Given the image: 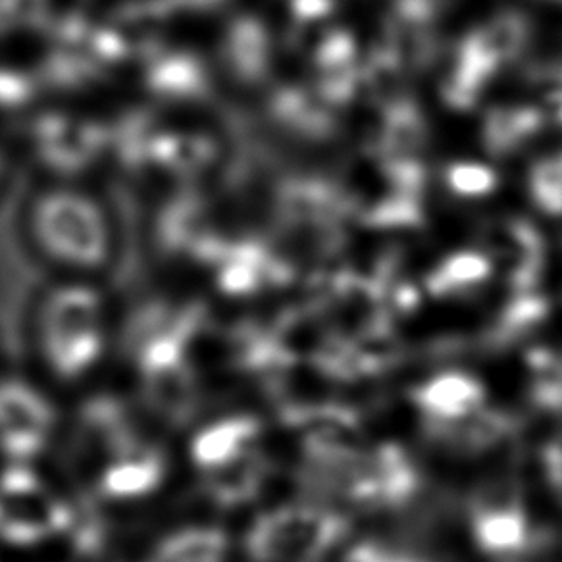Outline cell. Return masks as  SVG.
<instances>
[{"label": "cell", "instance_id": "6da1fadb", "mask_svg": "<svg viewBox=\"0 0 562 562\" xmlns=\"http://www.w3.org/2000/svg\"><path fill=\"white\" fill-rule=\"evenodd\" d=\"M18 229L50 278L106 281L122 255L116 206L91 181L74 176L35 183L20 204Z\"/></svg>", "mask_w": 562, "mask_h": 562}, {"label": "cell", "instance_id": "2e32d148", "mask_svg": "<svg viewBox=\"0 0 562 562\" xmlns=\"http://www.w3.org/2000/svg\"><path fill=\"white\" fill-rule=\"evenodd\" d=\"M383 562H422L418 559H414V557H408V554H398L395 551H390L387 549V554H385V561Z\"/></svg>", "mask_w": 562, "mask_h": 562}, {"label": "cell", "instance_id": "9a60e30c", "mask_svg": "<svg viewBox=\"0 0 562 562\" xmlns=\"http://www.w3.org/2000/svg\"><path fill=\"white\" fill-rule=\"evenodd\" d=\"M12 170H14V165L10 158V150L4 145H0V199L9 191Z\"/></svg>", "mask_w": 562, "mask_h": 562}, {"label": "cell", "instance_id": "8992f818", "mask_svg": "<svg viewBox=\"0 0 562 562\" xmlns=\"http://www.w3.org/2000/svg\"><path fill=\"white\" fill-rule=\"evenodd\" d=\"M63 431L53 385L41 375L0 374V464H41Z\"/></svg>", "mask_w": 562, "mask_h": 562}, {"label": "cell", "instance_id": "30bf717a", "mask_svg": "<svg viewBox=\"0 0 562 562\" xmlns=\"http://www.w3.org/2000/svg\"><path fill=\"white\" fill-rule=\"evenodd\" d=\"M237 551V539L224 524L201 518L158 533L139 562H234Z\"/></svg>", "mask_w": 562, "mask_h": 562}, {"label": "cell", "instance_id": "52a82bcc", "mask_svg": "<svg viewBox=\"0 0 562 562\" xmlns=\"http://www.w3.org/2000/svg\"><path fill=\"white\" fill-rule=\"evenodd\" d=\"M322 484L362 505V507H397L413 497L420 476L413 459L401 447L360 449L345 459L314 467Z\"/></svg>", "mask_w": 562, "mask_h": 562}, {"label": "cell", "instance_id": "7a4b0ae2", "mask_svg": "<svg viewBox=\"0 0 562 562\" xmlns=\"http://www.w3.org/2000/svg\"><path fill=\"white\" fill-rule=\"evenodd\" d=\"M117 308L104 281L50 278L30 311V345L53 387L86 385L117 345Z\"/></svg>", "mask_w": 562, "mask_h": 562}, {"label": "cell", "instance_id": "5bb4252c", "mask_svg": "<svg viewBox=\"0 0 562 562\" xmlns=\"http://www.w3.org/2000/svg\"><path fill=\"white\" fill-rule=\"evenodd\" d=\"M546 477L554 495L562 501V434L551 439L541 453Z\"/></svg>", "mask_w": 562, "mask_h": 562}, {"label": "cell", "instance_id": "ba28073f", "mask_svg": "<svg viewBox=\"0 0 562 562\" xmlns=\"http://www.w3.org/2000/svg\"><path fill=\"white\" fill-rule=\"evenodd\" d=\"M97 464L94 485L106 501L120 505L149 499L166 484L170 462L157 441L124 428L106 431Z\"/></svg>", "mask_w": 562, "mask_h": 562}, {"label": "cell", "instance_id": "277c9868", "mask_svg": "<svg viewBox=\"0 0 562 562\" xmlns=\"http://www.w3.org/2000/svg\"><path fill=\"white\" fill-rule=\"evenodd\" d=\"M347 531L349 522L328 508L281 503L255 515L237 547L250 562H318Z\"/></svg>", "mask_w": 562, "mask_h": 562}, {"label": "cell", "instance_id": "5b68a950", "mask_svg": "<svg viewBox=\"0 0 562 562\" xmlns=\"http://www.w3.org/2000/svg\"><path fill=\"white\" fill-rule=\"evenodd\" d=\"M71 526V503L40 464H0V543L35 549Z\"/></svg>", "mask_w": 562, "mask_h": 562}, {"label": "cell", "instance_id": "4fadbf2b", "mask_svg": "<svg viewBox=\"0 0 562 562\" xmlns=\"http://www.w3.org/2000/svg\"><path fill=\"white\" fill-rule=\"evenodd\" d=\"M531 382V397L541 408L562 413V355H538Z\"/></svg>", "mask_w": 562, "mask_h": 562}, {"label": "cell", "instance_id": "7c38bea8", "mask_svg": "<svg viewBox=\"0 0 562 562\" xmlns=\"http://www.w3.org/2000/svg\"><path fill=\"white\" fill-rule=\"evenodd\" d=\"M428 438L449 451L461 454L482 453L501 446L515 431L516 422L505 411L484 406L462 420L426 424Z\"/></svg>", "mask_w": 562, "mask_h": 562}, {"label": "cell", "instance_id": "3957f363", "mask_svg": "<svg viewBox=\"0 0 562 562\" xmlns=\"http://www.w3.org/2000/svg\"><path fill=\"white\" fill-rule=\"evenodd\" d=\"M265 428L255 414L214 416L191 434L188 461L212 499L226 507L249 501L268 476Z\"/></svg>", "mask_w": 562, "mask_h": 562}, {"label": "cell", "instance_id": "8fae6325", "mask_svg": "<svg viewBox=\"0 0 562 562\" xmlns=\"http://www.w3.org/2000/svg\"><path fill=\"white\" fill-rule=\"evenodd\" d=\"M413 403L426 424H449L482 411L487 398L484 383L462 372H447L414 387Z\"/></svg>", "mask_w": 562, "mask_h": 562}, {"label": "cell", "instance_id": "9c48e42d", "mask_svg": "<svg viewBox=\"0 0 562 562\" xmlns=\"http://www.w3.org/2000/svg\"><path fill=\"white\" fill-rule=\"evenodd\" d=\"M472 533L485 553L510 554L522 551L530 539V524L515 487L485 485L470 503Z\"/></svg>", "mask_w": 562, "mask_h": 562}]
</instances>
